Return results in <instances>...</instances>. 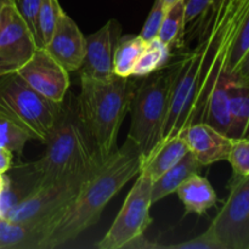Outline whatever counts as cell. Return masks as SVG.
Returning <instances> with one entry per match:
<instances>
[{
    "mask_svg": "<svg viewBox=\"0 0 249 249\" xmlns=\"http://www.w3.org/2000/svg\"><path fill=\"white\" fill-rule=\"evenodd\" d=\"M248 10L249 0H214L186 32L187 39L196 40V45L180 53L169 66L172 96L160 142L203 122L214 87L228 77L231 53Z\"/></svg>",
    "mask_w": 249,
    "mask_h": 249,
    "instance_id": "6da1fadb",
    "label": "cell"
},
{
    "mask_svg": "<svg viewBox=\"0 0 249 249\" xmlns=\"http://www.w3.org/2000/svg\"><path fill=\"white\" fill-rule=\"evenodd\" d=\"M142 155L130 139L108 156L83 182L77 197L49 230L43 249L61 247L99 223L102 212L114 196L138 177Z\"/></svg>",
    "mask_w": 249,
    "mask_h": 249,
    "instance_id": "7a4b0ae2",
    "label": "cell"
},
{
    "mask_svg": "<svg viewBox=\"0 0 249 249\" xmlns=\"http://www.w3.org/2000/svg\"><path fill=\"white\" fill-rule=\"evenodd\" d=\"M135 90L130 77L114 74L96 79L80 75V92L75 97L78 114L102 160L117 150L119 129L130 112Z\"/></svg>",
    "mask_w": 249,
    "mask_h": 249,
    "instance_id": "3957f363",
    "label": "cell"
},
{
    "mask_svg": "<svg viewBox=\"0 0 249 249\" xmlns=\"http://www.w3.org/2000/svg\"><path fill=\"white\" fill-rule=\"evenodd\" d=\"M45 145L44 155L32 164V170H29V174L34 177L33 185L43 184L104 162L97 155L91 136L80 121L77 104L72 100L67 105L62 104L60 117Z\"/></svg>",
    "mask_w": 249,
    "mask_h": 249,
    "instance_id": "277c9868",
    "label": "cell"
},
{
    "mask_svg": "<svg viewBox=\"0 0 249 249\" xmlns=\"http://www.w3.org/2000/svg\"><path fill=\"white\" fill-rule=\"evenodd\" d=\"M101 163L43 184L33 185L1 216L16 223L40 226L45 231L46 237L53 224L77 197L83 182Z\"/></svg>",
    "mask_w": 249,
    "mask_h": 249,
    "instance_id": "5b68a950",
    "label": "cell"
},
{
    "mask_svg": "<svg viewBox=\"0 0 249 249\" xmlns=\"http://www.w3.org/2000/svg\"><path fill=\"white\" fill-rule=\"evenodd\" d=\"M172 88L173 72L170 67L147 75L136 87L130 107L131 122L128 139L138 145L142 158L162 140Z\"/></svg>",
    "mask_w": 249,
    "mask_h": 249,
    "instance_id": "8992f818",
    "label": "cell"
},
{
    "mask_svg": "<svg viewBox=\"0 0 249 249\" xmlns=\"http://www.w3.org/2000/svg\"><path fill=\"white\" fill-rule=\"evenodd\" d=\"M62 104L44 97L15 72L0 77V117L19 126L32 140L46 142Z\"/></svg>",
    "mask_w": 249,
    "mask_h": 249,
    "instance_id": "52a82bcc",
    "label": "cell"
},
{
    "mask_svg": "<svg viewBox=\"0 0 249 249\" xmlns=\"http://www.w3.org/2000/svg\"><path fill=\"white\" fill-rule=\"evenodd\" d=\"M152 179L140 170L135 184L129 191L118 215L106 235L99 241V249H123L130 241L143 235L152 223L150 208L152 206Z\"/></svg>",
    "mask_w": 249,
    "mask_h": 249,
    "instance_id": "ba28073f",
    "label": "cell"
},
{
    "mask_svg": "<svg viewBox=\"0 0 249 249\" xmlns=\"http://www.w3.org/2000/svg\"><path fill=\"white\" fill-rule=\"evenodd\" d=\"M209 229L224 249H249V175H232L228 198Z\"/></svg>",
    "mask_w": 249,
    "mask_h": 249,
    "instance_id": "9c48e42d",
    "label": "cell"
},
{
    "mask_svg": "<svg viewBox=\"0 0 249 249\" xmlns=\"http://www.w3.org/2000/svg\"><path fill=\"white\" fill-rule=\"evenodd\" d=\"M38 45L14 0H1L0 6V77L14 73L32 57Z\"/></svg>",
    "mask_w": 249,
    "mask_h": 249,
    "instance_id": "30bf717a",
    "label": "cell"
},
{
    "mask_svg": "<svg viewBox=\"0 0 249 249\" xmlns=\"http://www.w3.org/2000/svg\"><path fill=\"white\" fill-rule=\"evenodd\" d=\"M29 87L50 101L62 104L70 88V75L45 48H38L32 57L16 71Z\"/></svg>",
    "mask_w": 249,
    "mask_h": 249,
    "instance_id": "8fae6325",
    "label": "cell"
},
{
    "mask_svg": "<svg viewBox=\"0 0 249 249\" xmlns=\"http://www.w3.org/2000/svg\"><path fill=\"white\" fill-rule=\"evenodd\" d=\"M122 36V27L117 19L107 21L99 31L85 38V57L80 75L107 79L114 75V53Z\"/></svg>",
    "mask_w": 249,
    "mask_h": 249,
    "instance_id": "7c38bea8",
    "label": "cell"
},
{
    "mask_svg": "<svg viewBox=\"0 0 249 249\" xmlns=\"http://www.w3.org/2000/svg\"><path fill=\"white\" fill-rule=\"evenodd\" d=\"M46 51L68 72L79 71L85 57V36L78 24L66 14H61Z\"/></svg>",
    "mask_w": 249,
    "mask_h": 249,
    "instance_id": "4fadbf2b",
    "label": "cell"
},
{
    "mask_svg": "<svg viewBox=\"0 0 249 249\" xmlns=\"http://www.w3.org/2000/svg\"><path fill=\"white\" fill-rule=\"evenodd\" d=\"M178 135L184 139L189 151L201 167L228 160L232 138L220 133L209 124L204 122L191 124Z\"/></svg>",
    "mask_w": 249,
    "mask_h": 249,
    "instance_id": "5bb4252c",
    "label": "cell"
},
{
    "mask_svg": "<svg viewBox=\"0 0 249 249\" xmlns=\"http://www.w3.org/2000/svg\"><path fill=\"white\" fill-rule=\"evenodd\" d=\"M175 194L185 207V215H203L218 203L215 190L206 177L195 173L177 189Z\"/></svg>",
    "mask_w": 249,
    "mask_h": 249,
    "instance_id": "9a60e30c",
    "label": "cell"
},
{
    "mask_svg": "<svg viewBox=\"0 0 249 249\" xmlns=\"http://www.w3.org/2000/svg\"><path fill=\"white\" fill-rule=\"evenodd\" d=\"M189 152L186 142L180 135H175L158 143L145 158H142L141 170L156 181L167 170L179 163Z\"/></svg>",
    "mask_w": 249,
    "mask_h": 249,
    "instance_id": "2e32d148",
    "label": "cell"
},
{
    "mask_svg": "<svg viewBox=\"0 0 249 249\" xmlns=\"http://www.w3.org/2000/svg\"><path fill=\"white\" fill-rule=\"evenodd\" d=\"M45 231L0 215V249H43Z\"/></svg>",
    "mask_w": 249,
    "mask_h": 249,
    "instance_id": "e0dca14e",
    "label": "cell"
},
{
    "mask_svg": "<svg viewBox=\"0 0 249 249\" xmlns=\"http://www.w3.org/2000/svg\"><path fill=\"white\" fill-rule=\"evenodd\" d=\"M201 164L197 162L191 152L180 160L179 163L170 168L160 178H158L152 184V204L157 203L160 199L165 198L169 195L175 194L177 189L195 173H198Z\"/></svg>",
    "mask_w": 249,
    "mask_h": 249,
    "instance_id": "ac0fdd59",
    "label": "cell"
},
{
    "mask_svg": "<svg viewBox=\"0 0 249 249\" xmlns=\"http://www.w3.org/2000/svg\"><path fill=\"white\" fill-rule=\"evenodd\" d=\"M203 122L229 136L231 128L229 77H223L214 87L207 102Z\"/></svg>",
    "mask_w": 249,
    "mask_h": 249,
    "instance_id": "d6986e66",
    "label": "cell"
},
{
    "mask_svg": "<svg viewBox=\"0 0 249 249\" xmlns=\"http://www.w3.org/2000/svg\"><path fill=\"white\" fill-rule=\"evenodd\" d=\"M231 128L230 138H246L249 134V85L229 78Z\"/></svg>",
    "mask_w": 249,
    "mask_h": 249,
    "instance_id": "ffe728a7",
    "label": "cell"
},
{
    "mask_svg": "<svg viewBox=\"0 0 249 249\" xmlns=\"http://www.w3.org/2000/svg\"><path fill=\"white\" fill-rule=\"evenodd\" d=\"M185 4L186 0H179L168 9L157 38L164 43L170 50L184 48L186 36V22H185Z\"/></svg>",
    "mask_w": 249,
    "mask_h": 249,
    "instance_id": "44dd1931",
    "label": "cell"
},
{
    "mask_svg": "<svg viewBox=\"0 0 249 249\" xmlns=\"http://www.w3.org/2000/svg\"><path fill=\"white\" fill-rule=\"evenodd\" d=\"M147 41L140 36H122L114 53L113 73L118 77L129 78L139 57L145 50Z\"/></svg>",
    "mask_w": 249,
    "mask_h": 249,
    "instance_id": "7402d4cb",
    "label": "cell"
},
{
    "mask_svg": "<svg viewBox=\"0 0 249 249\" xmlns=\"http://www.w3.org/2000/svg\"><path fill=\"white\" fill-rule=\"evenodd\" d=\"M170 50L164 43L158 38L147 41L145 50L139 57L135 67L133 70L131 77H147L152 73L158 72L167 65L170 58Z\"/></svg>",
    "mask_w": 249,
    "mask_h": 249,
    "instance_id": "603a6c76",
    "label": "cell"
},
{
    "mask_svg": "<svg viewBox=\"0 0 249 249\" xmlns=\"http://www.w3.org/2000/svg\"><path fill=\"white\" fill-rule=\"evenodd\" d=\"M29 140L32 139L26 131L9 119L0 117V147L22 156Z\"/></svg>",
    "mask_w": 249,
    "mask_h": 249,
    "instance_id": "cb8c5ba5",
    "label": "cell"
},
{
    "mask_svg": "<svg viewBox=\"0 0 249 249\" xmlns=\"http://www.w3.org/2000/svg\"><path fill=\"white\" fill-rule=\"evenodd\" d=\"M63 12L58 0H40L39 9V31H40L41 41L45 48L53 33L58 18Z\"/></svg>",
    "mask_w": 249,
    "mask_h": 249,
    "instance_id": "d4e9b609",
    "label": "cell"
},
{
    "mask_svg": "<svg viewBox=\"0 0 249 249\" xmlns=\"http://www.w3.org/2000/svg\"><path fill=\"white\" fill-rule=\"evenodd\" d=\"M228 162L232 168L233 177L249 175V138H232Z\"/></svg>",
    "mask_w": 249,
    "mask_h": 249,
    "instance_id": "484cf974",
    "label": "cell"
},
{
    "mask_svg": "<svg viewBox=\"0 0 249 249\" xmlns=\"http://www.w3.org/2000/svg\"><path fill=\"white\" fill-rule=\"evenodd\" d=\"M15 6L23 18L24 23L33 34L38 48H44L39 31V9L40 0H14Z\"/></svg>",
    "mask_w": 249,
    "mask_h": 249,
    "instance_id": "4316f807",
    "label": "cell"
},
{
    "mask_svg": "<svg viewBox=\"0 0 249 249\" xmlns=\"http://www.w3.org/2000/svg\"><path fill=\"white\" fill-rule=\"evenodd\" d=\"M168 12V7L164 6L160 0H155L152 9L146 18L143 27L141 28V32L139 36L146 41H150L152 39L157 38L158 32H160V26H162L164 17Z\"/></svg>",
    "mask_w": 249,
    "mask_h": 249,
    "instance_id": "83f0119b",
    "label": "cell"
},
{
    "mask_svg": "<svg viewBox=\"0 0 249 249\" xmlns=\"http://www.w3.org/2000/svg\"><path fill=\"white\" fill-rule=\"evenodd\" d=\"M160 249H224V247L208 228L197 237L174 245H160Z\"/></svg>",
    "mask_w": 249,
    "mask_h": 249,
    "instance_id": "f1b7e54d",
    "label": "cell"
},
{
    "mask_svg": "<svg viewBox=\"0 0 249 249\" xmlns=\"http://www.w3.org/2000/svg\"><path fill=\"white\" fill-rule=\"evenodd\" d=\"M249 48V10L247 12V16H246L245 22H243V26L241 28L240 33H238L237 39H236V43L233 45L232 53H231L230 62H229V68H228V77H230L232 74V72L235 71L236 66L238 65V62L241 61V58L243 57V55L246 53V51Z\"/></svg>",
    "mask_w": 249,
    "mask_h": 249,
    "instance_id": "f546056e",
    "label": "cell"
},
{
    "mask_svg": "<svg viewBox=\"0 0 249 249\" xmlns=\"http://www.w3.org/2000/svg\"><path fill=\"white\" fill-rule=\"evenodd\" d=\"M214 0H186L185 4V22L186 28L195 23L207 10L209 9Z\"/></svg>",
    "mask_w": 249,
    "mask_h": 249,
    "instance_id": "4dcf8cb0",
    "label": "cell"
},
{
    "mask_svg": "<svg viewBox=\"0 0 249 249\" xmlns=\"http://www.w3.org/2000/svg\"><path fill=\"white\" fill-rule=\"evenodd\" d=\"M229 78L236 80V82L242 83V84L249 85V48L246 51L245 55H243V57L241 58L238 65L236 66L232 74Z\"/></svg>",
    "mask_w": 249,
    "mask_h": 249,
    "instance_id": "1f68e13d",
    "label": "cell"
},
{
    "mask_svg": "<svg viewBox=\"0 0 249 249\" xmlns=\"http://www.w3.org/2000/svg\"><path fill=\"white\" fill-rule=\"evenodd\" d=\"M123 249H160V243L152 242L143 235H141L124 246Z\"/></svg>",
    "mask_w": 249,
    "mask_h": 249,
    "instance_id": "d6a6232c",
    "label": "cell"
},
{
    "mask_svg": "<svg viewBox=\"0 0 249 249\" xmlns=\"http://www.w3.org/2000/svg\"><path fill=\"white\" fill-rule=\"evenodd\" d=\"M12 165V152L0 147V174H6Z\"/></svg>",
    "mask_w": 249,
    "mask_h": 249,
    "instance_id": "836d02e7",
    "label": "cell"
},
{
    "mask_svg": "<svg viewBox=\"0 0 249 249\" xmlns=\"http://www.w3.org/2000/svg\"><path fill=\"white\" fill-rule=\"evenodd\" d=\"M160 1L162 2V4L164 5V6H167L168 9H169V7H172L173 5H174L175 2L179 1V0H160Z\"/></svg>",
    "mask_w": 249,
    "mask_h": 249,
    "instance_id": "e575fe53",
    "label": "cell"
},
{
    "mask_svg": "<svg viewBox=\"0 0 249 249\" xmlns=\"http://www.w3.org/2000/svg\"><path fill=\"white\" fill-rule=\"evenodd\" d=\"M5 186V175L4 174H0V196H1V192L4 190Z\"/></svg>",
    "mask_w": 249,
    "mask_h": 249,
    "instance_id": "d590c367",
    "label": "cell"
},
{
    "mask_svg": "<svg viewBox=\"0 0 249 249\" xmlns=\"http://www.w3.org/2000/svg\"><path fill=\"white\" fill-rule=\"evenodd\" d=\"M0 6H1V0H0Z\"/></svg>",
    "mask_w": 249,
    "mask_h": 249,
    "instance_id": "8d00e7d4",
    "label": "cell"
},
{
    "mask_svg": "<svg viewBox=\"0 0 249 249\" xmlns=\"http://www.w3.org/2000/svg\"><path fill=\"white\" fill-rule=\"evenodd\" d=\"M247 138H249V134H248V135H247Z\"/></svg>",
    "mask_w": 249,
    "mask_h": 249,
    "instance_id": "74e56055",
    "label": "cell"
}]
</instances>
